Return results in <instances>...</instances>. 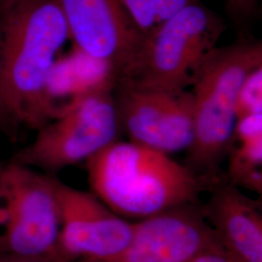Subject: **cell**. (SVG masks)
Instances as JSON below:
<instances>
[{"label":"cell","instance_id":"obj_1","mask_svg":"<svg viewBox=\"0 0 262 262\" xmlns=\"http://www.w3.org/2000/svg\"><path fill=\"white\" fill-rule=\"evenodd\" d=\"M69 38L56 0H8L0 6V93L17 128L38 130L58 116L50 81Z\"/></svg>","mask_w":262,"mask_h":262},{"label":"cell","instance_id":"obj_2","mask_svg":"<svg viewBox=\"0 0 262 262\" xmlns=\"http://www.w3.org/2000/svg\"><path fill=\"white\" fill-rule=\"evenodd\" d=\"M85 168L92 193L117 215L137 221L197 204L217 179L131 141L113 142L88 159Z\"/></svg>","mask_w":262,"mask_h":262},{"label":"cell","instance_id":"obj_3","mask_svg":"<svg viewBox=\"0 0 262 262\" xmlns=\"http://www.w3.org/2000/svg\"><path fill=\"white\" fill-rule=\"evenodd\" d=\"M262 68L260 40H244L212 49L197 67L192 81L193 138L187 164L206 178H219L237 123V102L244 84Z\"/></svg>","mask_w":262,"mask_h":262},{"label":"cell","instance_id":"obj_4","mask_svg":"<svg viewBox=\"0 0 262 262\" xmlns=\"http://www.w3.org/2000/svg\"><path fill=\"white\" fill-rule=\"evenodd\" d=\"M225 21L202 2L189 5L145 35L116 79L163 90H187L197 67L225 32Z\"/></svg>","mask_w":262,"mask_h":262},{"label":"cell","instance_id":"obj_5","mask_svg":"<svg viewBox=\"0 0 262 262\" xmlns=\"http://www.w3.org/2000/svg\"><path fill=\"white\" fill-rule=\"evenodd\" d=\"M114 84L93 90L37 130L29 145L11 161L55 176L86 161L118 140L121 131L113 96Z\"/></svg>","mask_w":262,"mask_h":262},{"label":"cell","instance_id":"obj_6","mask_svg":"<svg viewBox=\"0 0 262 262\" xmlns=\"http://www.w3.org/2000/svg\"><path fill=\"white\" fill-rule=\"evenodd\" d=\"M55 176L10 161L0 172V253L44 258L60 229Z\"/></svg>","mask_w":262,"mask_h":262},{"label":"cell","instance_id":"obj_7","mask_svg":"<svg viewBox=\"0 0 262 262\" xmlns=\"http://www.w3.org/2000/svg\"><path fill=\"white\" fill-rule=\"evenodd\" d=\"M113 96L121 131L129 141L167 155L189 148L193 138L190 92L116 79Z\"/></svg>","mask_w":262,"mask_h":262},{"label":"cell","instance_id":"obj_8","mask_svg":"<svg viewBox=\"0 0 262 262\" xmlns=\"http://www.w3.org/2000/svg\"><path fill=\"white\" fill-rule=\"evenodd\" d=\"M56 196L60 229L52 262L106 257L129 243L136 222L117 215L94 193L56 180Z\"/></svg>","mask_w":262,"mask_h":262},{"label":"cell","instance_id":"obj_9","mask_svg":"<svg viewBox=\"0 0 262 262\" xmlns=\"http://www.w3.org/2000/svg\"><path fill=\"white\" fill-rule=\"evenodd\" d=\"M217 243L199 205L188 204L136 221L129 243L118 253L68 262H190Z\"/></svg>","mask_w":262,"mask_h":262},{"label":"cell","instance_id":"obj_10","mask_svg":"<svg viewBox=\"0 0 262 262\" xmlns=\"http://www.w3.org/2000/svg\"><path fill=\"white\" fill-rule=\"evenodd\" d=\"M56 1L76 45L117 78L144 38L119 0Z\"/></svg>","mask_w":262,"mask_h":262},{"label":"cell","instance_id":"obj_11","mask_svg":"<svg viewBox=\"0 0 262 262\" xmlns=\"http://www.w3.org/2000/svg\"><path fill=\"white\" fill-rule=\"evenodd\" d=\"M200 207L220 246L237 262H262L261 203L245 195L225 176L208 189Z\"/></svg>","mask_w":262,"mask_h":262},{"label":"cell","instance_id":"obj_12","mask_svg":"<svg viewBox=\"0 0 262 262\" xmlns=\"http://www.w3.org/2000/svg\"><path fill=\"white\" fill-rule=\"evenodd\" d=\"M228 151L227 181L261 195L262 134L234 139Z\"/></svg>","mask_w":262,"mask_h":262},{"label":"cell","instance_id":"obj_13","mask_svg":"<svg viewBox=\"0 0 262 262\" xmlns=\"http://www.w3.org/2000/svg\"><path fill=\"white\" fill-rule=\"evenodd\" d=\"M145 36L187 6L201 0H119Z\"/></svg>","mask_w":262,"mask_h":262},{"label":"cell","instance_id":"obj_14","mask_svg":"<svg viewBox=\"0 0 262 262\" xmlns=\"http://www.w3.org/2000/svg\"><path fill=\"white\" fill-rule=\"evenodd\" d=\"M261 74L262 68H260L244 84L237 102V120L244 116L262 113Z\"/></svg>","mask_w":262,"mask_h":262},{"label":"cell","instance_id":"obj_15","mask_svg":"<svg viewBox=\"0 0 262 262\" xmlns=\"http://www.w3.org/2000/svg\"><path fill=\"white\" fill-rule=\"evenodd\" d=\"M226 10L236 23L244 24L253 18L257 9L258 0H225Z\"/></svg>","mask_w":262,"mask_h":262},{"label":"cell","instance_id":"obj_16","mask_svg":"<svg viewBox=\"0 0 262 262\" xmlns=\"http://www.w3.org/2000/svg\"><path fill=\"white\" fill-rule=\"evenodd\" d=\"M190 262H237L225 250L215 244L198 253Z\"/></svg>","mask_w":262,"mask_h":262},{"label":"cell","instance_id":"obj_17","mask_svg":"<svg viewBox=\"0 0 262 262\" xmlns=\"http://www.w3.org/2000/svg\"><path fill=\"white\" fill-rule=\"evenodd\" d=\"M0 132L6 134L12 139H14L17 135V127L14 125V123L10 120L7 115L4 104L2 101L1 93H0Z\"/></svg>","mask_w":262,"mask_h":262},{"label":"cell","instance_id":"obj_18","mask_svg":"<svg viewBox=\"0 0 262 262\" xmlns=\"http://www.w3.org/2000/svg\"><path fill=\"white\" fill-rule=\"evenodd\" d=\"M0 262H50L44 258L28 257L10 253H0Z\"/></svg>","mask_w":262,"mask_h":262},{"label":"cell","instance_id":"obj_19","mask_svg":"<svg viewBox=\"0 0 262 262\" xmlns=\"http://www.w3.org/2000/svg\"><path fill=\"white\" fill-rule=\"evenodd\" d=\"M7 1H8V0H0V6L3 5V4H4L5 2H7Z\"/></svg>","mask_w":262,"mask_h":262},{"label":"cell","instance_id":"obj_20","mask_svg":"<svg viewBox=\"0 0 262 262\" xmlns=\"http://www.w3.org/2000/svg\"><path fill=\"white\" fill-rule=\"evenodd\" d=\"M4 165H5V164H3V163H1V162H0V172L2 171V169L4 167Z\"/></svg>","mask_w":262,"mask_h":262}]
</instances>
